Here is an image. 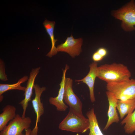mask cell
Wrapping results in <instances>:
<instances>
[{
    "label": "cell",
    "instance_id": "obj_1",
    "mask_svg": "<svg viewBox=\"0 0 135 135\" xmlns=\"http://www.w3.org/2000/svg\"><path fill=\"white\" fill-rule=\"evenodd\" d=\"M131 76V72L127 67L120 63L105 64L97 68V77L107 83L128 80Z\"/></svg>",
    "mask_w": 135,
    "mask_h": 135
},
{
    "label": "cell",
    "instance_id": "obj_2",
    "mask_svg": "<svg viewBox=\"0 0 135 135\" xmlns=\"http://www.w3.org/2000/svg\"><path fill=\"white\" fill-rule=\"evenodd\" d=\"M89 126L88 118L70 108L68 114L59 124L58 128L61 130L82 133L89 130Z\"/></svg>",
    "mask_w": 135,
    "mask_h": 135
},
{
    "label": "cell",
    "instance_id": "obj_3",
    "mask_svg": "<svg viewBox=\"0 0 135 135\" xmlns=\"http://www.w3.org/2000/svg\"><path fill=\"white\" fill-rule=\"evenodd\" d=\"M107 91L113 94L118 100H125L135 98V79H129L122 81L107 83Z\"/></svg>",
    "mask_w": 135,
    "mask_h": 135
},
{
    "label": "cell",
    "instance_id": "obj_4",
    "mask_svg": "<svg viewBox=\"0 0 135 135\" xmlns=\"http://www.w3.org/2000/svg\"><path fill=\"white\" fill-rule=\"evenodd\" d=\"M112 15L122 21V27L127 32L135 29V2L132 0L120 9L114 12Z\"/></svg>",
    "mask_w": 135,
    "mask_h": 135
},
{
    "label": "cell",
    "instance_id": "obj_5",
    "mask_svg": "<svg viewBox=\"0 0 135 135\" xmlns=\"http://www.w3.org/2000/svg\"><path fill=\"white\" fill-rule=\"evenodd\" d=\"M32 122L29 117L23 118L16 114L15 118L0 131V135H24L22 133L23 131L29 128Z\"/></svg>",
    "mask_w": 135,
    "mask_h": 135
},
{
    "label": "cell",
    "instance_id": "obj_6",
    "mask_svg": "<svg viewBox=\"0 0 135 135\" xmlns=\"http://www.w3.org/2000/svg\"><path fill=\"white\" fill-rule=\"evenodd\" d=\"M72 84L73 81L72 79L66 78L64 100L70 108L82 114V104L80 98L74 93L72 89Z\"/></svg>",
    "mask_w": 135,
    "mask_h": 135
},
{
    "label": "cell",
    "instance_id": "obj_7",
    "mask_svg": "<svg viewBox=\"0 0 135 135\" xmlns=\"http://www.w3.org/2000/svg\"><path fill=\"white\" fill-rule=\"evenodd\" d=\"M82 38L75 39L72 34L67 38L64 43L58 46L57 51L66 52L72 57L74 58L79 55L82 52Z\"/></svg>",
    "mask_w": 135,
    "mask_h": 135
},
{
    "label": "cell",
    "instance_id": "obj_8",
    "mask_svg": "<svg viewBox=\"0 0 135 135\" xmlns=\"http://www.w3.org/2000/svg\"><path fill=\"white\" fill-rule=\"evenodd\" d=\"M40 69V67H39L32 70L30 73L26 87L24 91V98L19 103L22 108L23 112L22 117L23 118L25 117L26 111L28 106V103L31 100V98L32 94V90L34 88V81Z\"/></svg>",
    "mask_w": 135,
    "mask_h": 135
},
{
    "label": "cell",
    "instance_id": "obj_9",
    "mask_svg": "<svg viewBox=\"0 0 135 135\" xmlns=\"http://www.w3.org/2000/svg\"><path fill=\"white\" fill-rule=\"evenodd\" d=\"M69 68L68 64H66L65 68L62 70V79L60 84V88L57 96L55 97H51L49 99L50 104L55 106L57 110L58 111H64L68 108V106L64 102L63 100L66 78V74L67 70Z\"/></svg>",
    "mask_w": 135,
    "mask_h": 135
},
{
    "label": "cell",
    "instance_id": "obj_10",
    "mask_svg": "<svg viewBox=\"0 0 135 135\" xmlns=\"http://www.w3.org/2000/svg\"><path fill=\"white\" fill-rule=\"evenodd\" d=\"M97 62H94L89 65L90 70L86 76L82 79L76 80V82H82L88 86L90 91V98L92 102L96 101L94 94V85L95 79L97 77L98 66Z\"/></svg>",
    "mask_w": 135,
    "mask_h": 135
},
{
    "label": "cell",
    "instance_id": "obj_11",
    "mask_svg": "<svg viewBox=\"0 0 135 135\" xmlns=\"http://www.w3.org/2000/svg\"><path fill=\"white\" fill-rule=\"evenodd\" d=\"M109 103V108L108 112V119L106 124L103 129L106 130L113 123H118L120 120L119 118L116 108L118 100L110 92H106Z\"/></svg>",
    "mask_w": 135,
    "mask_h": 135
},
{
    "label": "cell",
    "instance_id": "obj_12",
    "mask_svg": "<svg viewBox=\"0 0 135 135\" xmlns=\"http://www.w3.org/2000/svg\"><path fill=\"white\" fill-rule=\"evenodd\" d=\"M34 89L35 96L32 100V106L36 114V118L35 127H37L38 122L40 121V117L44 114V109L43 103L41 102L40 97L42 93L46 89V87H40L38 84H34Z\"/></svg>",
    "mask_w": 135,
    "mask_h": 135
},
{
    "label": "cell",
    "instance_id": "obj_13",
    "mask_svg": "<svg viewBox=\"0 0 135 135\" xmlns=\"http://www.w3.org/2000/svg\"><path fill=\"white\" fill-rule=\"evenodd\" d=\"M16 109L13 106L8 105L2 109L0 114V131L2 130L8 122L13 119L16 116Z\"/></svg>",
    "mask_w": 135,
    "mask_h": 135
},
{
    "label": "cell",
    "instance_id": "obj_14",
    "mask_svg": "<svg viewBox=\"0 0 135 135\" xmlns=\"http://www.w3.org/2000/svg\"><path fill=\"white\" fill-rule=\"evenodd\" d=\"M116 108L120 119H122L126 115L132 113L135 109V98L125 100H118Z\"/></svg>",
    "mask_w": 135,
    "mask_h": 135
},
{
    "label": "cell",
    "instance_id": "obj_15",
    "mask_svg": "<svg viewBox=\"0 0 135 135\" xmlns=\"http://www.w3.org/2000/svg\"><path fill=\"white\" fill-rule=\"evenodd\" d=\"M43 24L46 32L50 36L51 41L52 47L50 50L46 55L47 56L51 58L56 54L58 52L57 48L55 46L56 42L58 40L57 39H55L54 34L55 22L54 21H50L46 19L45 20Z\"/></svg>",
    "mask_w": 135,
    "mask_h": 135
},
{
    "label": "cell",
    "instance_id": "obj_16",
    "mask_svg": "<svg viewBox=\"0 0 135 135\" xmlns=\"http://www.w3.org/2000/svg\"><path fill=\"white\" fill-rule=\"evenodd\" d=\"M86 115L90 122V132L88 135H104L99 127L94 108L87 112Z\"/></svg>",
    "mask_w": 135,
    "mask_h": 135
},
{
    "label": "cell",
    "instance_id": "obj_17",
    "mask_svg": "<svg viewBox=\"0 0 135 135\" xmlns=\"http://www.w3.org/2000/svg\"><path fill=\"white\" fill-rule=\"evenodd\" d=\"M28 76H24L16 83L11 84H0V96H2V94L5 92L10 90H18L24 91L26 87L22 86L21 84L28 80Z\"/></svg>",
    "mask_w": 135,
    "mask_h": 135
},
{
    "label": "cell",
    "instance_id": "obj_18",
    "mask_svg": "<svg viewBox=\"0 0 135 135\" xmlns=\"http://www.w3.org/2000/svg\"><path fill=\"white\" fill-rule=\"evenodd\" d=\"M122 125L125 124L124 129L125 132L132 134L135 131V110L127 115L121 122Z\"/></svg>",
    "mask_w": 135,
    "mask_h": 135
},
{
    "label": "cell",
    "instance_id": "obj_19",
    "mask_svg": "<svg viewBox=\"0 0 135 135\" xmlns=\"http://www.w3.org/2000/svg\"><path fill=\"white\" fill-rule=\"evenodd\" d=\"M0 62V79L3 81H6L8 80V78L5 73V67L3 62L1 59Z\"/></svg>",
    "mask_w": 135,
    "mask_h": 135
},
{
    "label": "cell",
    "instance_id": "obj_20",
    "mask_svg": "<svg viewBox=\"0 0 135 135\" xmlns=\"http://www.w3.org/2000/svg\"><path fill=\"white\" fill-rule=\"evenodd\" d=\"M38 126H34L32 130L28 128L25 130V135H38Z\"/></svg>",
    "mask_w": 135,
    "mask_h": 135
},
{
    "label": "cell",
    "instance_id": "obj_21",
    "mask_svg": "<svg viewBox=\"0 0 135 135\" xmlns=\"http://www.w3.org/2000/svg\"><path fill=\"white\" fill-rule=\"evenodd\" d=\"M103 58L96 51L93 54L92 56L93 60L96 62L102 60Z\"/></svg>",
    "mask_w": 135,
    "mask_h": 135
},
{
    "label": "cell",
    "instance_id": "obj_22",
    "mask_svg": "<svg viewBox=\"0 0 135 135\" xmlns=\"http://www.w3.org/2000/svg\"><path fill=\"white\" fill-rule=\"evenodd\" d=\"M96 51L104 58L107 55L108 53L107 50L103 48H99Z\"/></svg>",
    "mask_w": 135,
    "mask_h": 135
}]
</instances>
